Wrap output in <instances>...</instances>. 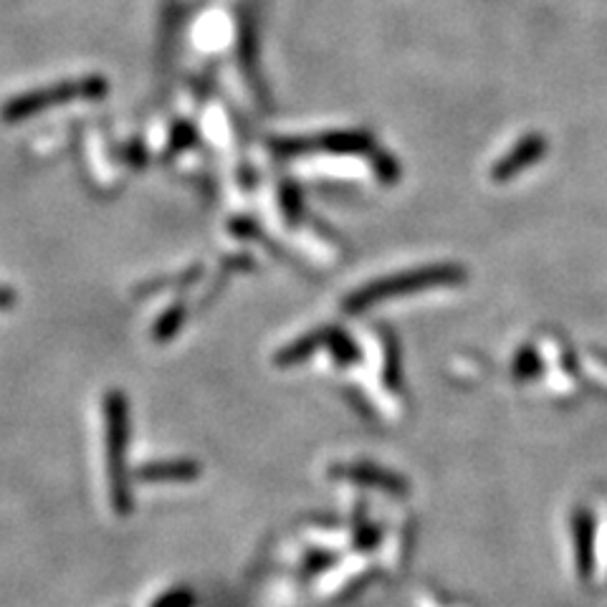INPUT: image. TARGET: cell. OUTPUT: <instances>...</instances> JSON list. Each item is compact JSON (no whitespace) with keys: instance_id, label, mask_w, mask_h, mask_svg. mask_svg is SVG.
Wrapping results in <instances>:
<instances>
[{"instance_id":"cell-1","label":"cell","mask_w":607,"mask_h":607,"mask_svg":"<svg viewBox=\"0 0 607 607\" xmlns=\"http://www.w3.org/2000/svg\"><path fill=\"white\" fill-rule=\"evenodd\" d=\"M106 91H110V84H106L104 76H84V79L59 81L53 87L34 89L26 91V94L8 99L3 110H0V117L8 125H15V122L34 117L38 112H49L53 106L79 102V99H99Z\"/></svg>"},{"instance_id":"cell-2","label":"cell","mask_w":607,"mask_h":607,"mask_svg":"<svg viewBox=\"0 0 607 607\" xmlns=\"http://www.w3.org/2000/svg\"><path fill=\"white\" fill-rule=\"evenodd\" d=\"M106 441H110V468H112V498L114 504H125V451H127V401L122 393H110L106 397Z\"/></svg>"},{"instance_id":"cell-3","label":"cell","mask_w":607,"mask_h":607,"mask_svg":"<svg viewBox=\"0 0 607 607\" xmlns=\"http://www.w3.org/2000/svg\"><path fill=\"white\" fill-rule=\"evenodd\" d=\"M443 279H448V271H445V268H433V271H415L410 276H397V279H393V281H380V283H375V287H370V289L357 291V294L347 302V309L350 312L365 309V306H372L375 302H380L382 296L401 294V291L422 289V287H430L428 281L441 283Z\"/></svg>"},{"instance_id":"cell-4","label":"cell","mask_w":607,"mask_h":607,"mask_svg":"<svg viewBox=\"0 0 607 607\" xmlns=\"http://www.w3.org/2000/svg\"><path fill=\"white\" fill-rule=\"evenodd\" d=\"M327 337H329V332H312V334L302 337V340H296L294 344H289L287 350L279 352L276 363H279V365H294V363H299V359H302V357L312 355V352L317 350L319 344H325Z\"/></svg>"},{"instance_id":"cell-5","label":"cell","mask_w":607,"mask_h":607,"mask_svg":"<svg viewBox=\"0 0 607 607\" xmlns=\"http://www.w3.org/2000/svg\"><path fill=\"white\" fill-rule=\"evenodd\" d=\"M186 314H188L186 304H175V306H170V309H167V312L163 314V317L157 319L155 329H152V337H155L157 342H167V340H170V337L182 327V321H186Z\"/></svg>"},{"instance_id":"cell-6","label":"cell","mask_w":607,"mask_h":607,"mask_svg":"<svg viewBox=\"0 0 607 607\" xmlns=\"http://www.w3.org/2000/svg\"><path fill=\"white\" fill-rule=\"evenodd\" d=\"M198 468L188 460H175V464H155L144 471V479L157 481V479H190L195 476Z\"/></svg>"},{"instance_id":"cell-7","label":"cell","mask_w":607,"mask_h":607,"mask_svg":"<svg viewBox=\"0 0 607 607\" xmlns=\"http://www.w3.org/2000/svg\"><path fill=\"white\" fill-rule=\"evenodd\" d=\"M195 142V129L190 127V125H182L175 129V135H173V150H186L190 148V144Z\"/></svg>"},{"instance_id":"cell-8","label":"cell","mask_w":607,"mask_h":607,"mask_svg":"<svg viewBox=\"0 0 607 607\" xmlns=\"http://www.w3.org/2000/svg\"><path fill=\"white\" fill-rule=\"evenodd\" d=\"M13 302H15V296L11 294V291L0 287V309H11Z\"/></svg>"}]
</instances>
